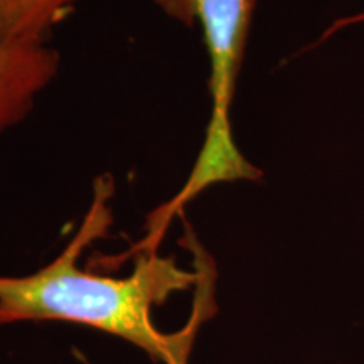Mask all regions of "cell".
<instances>
[{
    "mask_svg": "<svg viewBox=\"0 0 364 364\" xmlns=\"http://www.w3.org/2000/svg\"><path fill=\"white\" fill-rule=\"evenodd\" d=\"M113 179L100 176L91 206L70 245L48 265L24 277L0 275V327L17 322L63 321L95 327L144 349L156 363L188 364L204 302L184 331L164 334L154 326L152 309L172 294L198 284L199 273L184 270L172 257L140 253L124 279L97 275L78 267L85 247L105 235L112 223Z\"/></svg>",
    "mask_w": 364,
    "mask_h": 364,
    "instance_id": "cell-1",
    "label": "cell"
},
{
    "mask_svg": "<svg viewBox=\"0 0 364 364\" xmlns=\"http://www.w3.org/2000/svg\"><path fill=\"white\" fill-rule=\"evenodd\" d=\"M154 4L169 19L201 31L209 56L211 97L206 135L191 174L174 198L149 216V233L162 238L172 218L203 191L223 182L260 181L263 174L236 147L231 127V105L257 0H154Z\"/></svg>",
    "mask_w": 364,
    "mask_h": 364,
    "instance_id": "cell-2",
    "label": "cell"
},
{
    "mask_svg": "<svg viewBox=\"0 0 364 364\" xmlns=\"http://www.w3.org/2000/svg\"><path fill=\"white\" fill-rule=\"evenodd\" d=\"M59 71V53L48 43L0 38V134L21 124Z\"/></svg>",
    "mask_w": 364,
    "mask_h": 364,
    "instance_id": "cell-3",
    "label": "cell"
},
{
    "mask_svg": "<svg viewBox=\"0 0 364 364\" xmlns=\"http://www.w3.org/2000/svg\"><path fill=\"white\" fill-rule=\"evenodd\" d=\"M80 0H0V38L48 43Z\"/></svg>",
    "mask_w": 364,
    "mask_h": 364,
    "instance_id": "cell-4",
    "label": "cell"
}]
</instances>
